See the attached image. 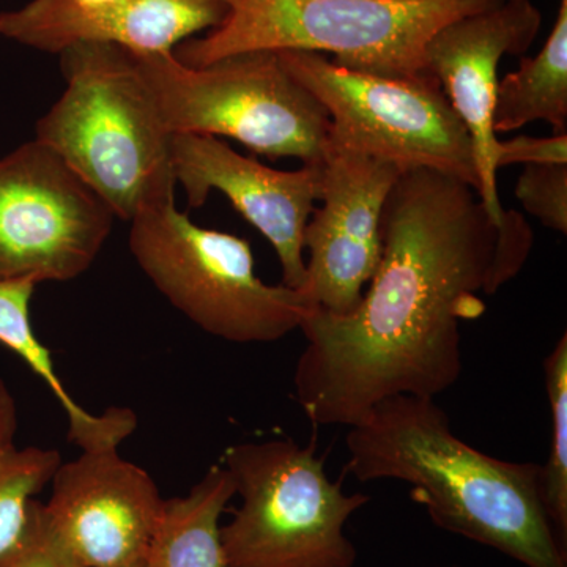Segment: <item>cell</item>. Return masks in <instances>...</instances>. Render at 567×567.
I'll return each mask as SVG.
<instances>
[{
    "mask_svg": "<svg viewBox=\"0 0 567 567\" xmlns=\"http://www.w3.org/2000/svg\"><path fill=\"white\" fill-rule=\"evenodd\" d=\"M498 224L468 183L401 174L382 215V257L352 315L317 308L295 399L316 425H353L393 395L432 398L462 374L461 323L484 315Z\"/></svg>",
    "mask_w": 567,
    "mask_h": 567,
    "instance_id": "cell-1",
    "label": "cell"
},
{
    "mask_svg": "<svg viewBox=\"0 0 567 567\" xmlns=\"http://www.w3.org/2000/svg\"><path fill=\"white\" fill-rule=\"evenodd\" d=\"M344 473L401 481L436 527L525 567H567V544L543 498V465L502 461L466 445L432 398L393 395L350 425Z\"/></svg>",
    "mask_w": 567,
    "mask_h": 567,
    "instance_id": "cell-2",
    "label": "cell"
},
{
    "mask_svg": "<svg viewBox=\"0 0 567 567\" xmlns=\"http://www.w3.org/2000/svg\"><path fill=\"white\" fill-rule=\"evenodd\" d=\"M65 91L37 122L35 140L59 153L123 221L175 182L171 140L132 51L78 43L61 52Z\"/></svg>",
    "mask_w": 567,
    "mask_h": 567,
    "instance_id": "cell-3",
    "label": "cell"
},
{
    "mask_svg": "<svg viewBox=\"0 0 567 567\" xmlns=\"http://www.w3.org/2000/svg\"><path fill=\"white\" fill-rule=\"evenodd\" d=\"M221 24L183 41L175 58L205 66L256 51L330 52L358 73L415 78L427 73V41L447 22L488 9L484 0H224Z\"/></svg>",
    "mask_w": 567,
    "mask_h": 567,
    "instance_id": "cell-4",
    "label": "cell"
},
{
    "mask_svg": "<svg viewBox=\"0 0 567 567\" xmlns=\"http://www.w3.org/2000/svg\"><path fill=\"white\" fill-rule=\"evenodd\" d=\"M130 251L158 292L205 333L234 344H270L300 330L319 306L306 290L264 282L251 245L205 229L175 207V194L130 221Z\"/></svg>",
    "mask_w": 567,
    "mask_h": 567,
    "instance_id": "cell-5",
    "label": "cell"
},
{
    "mask_svg": "<svg viewBox=\"0 0 567 567\" xmlns=\"http://www.w3.org/2000/svg\"><path fill=\"white\" fill-rule=\"evenodd\" d=\"M134 59L173 136L229 137L270 159L323 164L330 115L286 70L278 52H245L205 66L185 65L174 51Z\"/></svg>",
    "mask_w": 567,
    "mask_h": 567,
    "instance_id": "cell-6",
    "label": "cell"
},
{
    "mask_svg": "<svg viewBox=\"0 0 567 567\" xmlns=\"http://www.w3.org/2000/svg\"><path fill=\"white\" fill-rule=\"evenodd\" d=\"M224 468L240 506L221 525L227 567H353L357 547L346 525L371 496L346 494L331 481L316 439L265 440L227 447Z\"/></svg>",
    "mask_w": 567,
    "mask_h": 567,
    "instance_id": "cell-7",
    "label": "cell"
},
{
    "mask_svg": "<svg viewBox=\"0 0 567 567\" xmlns=\"http://www.w3.org/2000/svg\"><path fill=\"white\" fill-rule=\"evenodd\" d=\"M278 55L327 110L333 144L394 164L401 173L439 171L480 192L470 134L432 74L375 76L317 52Z\"/></svg>",
    "mask_w": 567,
    "mask_h": 567,
    "instance_id": "cell-8",
    "label": "cell"
},
{
    "mask_svg": "<svg viewBox=\"0 0 567 567\" xmlns=\"http://www.w3.org/2000/svg\"><path fill=\"white\" fill-rule=\"evenodd\" d=\"M117 218L59 153L33 140L0 158V281L66 282L95 262Z\"/></svg>",
    "mask_w": 567,
    "mask_h": 567,
    "instance_id": "cell-9",
    "label": "cell"
},
{
    "mask_svg": "<svg viewBox=\"0 0 567 567\" xmlns=\"http://www.w3.org/2000/svg\"><path fill=\"white\" fill-rule=\"evenodd\" d=\"M44 520L76 567H144L164 499L118 450L82 451L59 465Z\"/></svg>",
    "mask_w": 567,
    "mask_h": 567,
    "instance_id": "cell-10",
    "label": "cell"
},
{
    "mask_svg": "<svg viewBox=\"0 0 567 567\" xmlns=\"http://www.w3.org/2000/svg\"><path fill=\"white\" fill-rule=\"evenodd\" d=\"M394 164L330 141L322 189L306 224V292L328 315H352L382 257V215L394 183Z\"/></svg>",
    "mask_w": 567,
    "mask_h": 567,
    "instance_id": "cell-11",
    "label": "cell"
},
{
    "mask_svg": "<svg viewBox=\"0 0 567 567\" xmlns=\"http://www.w3.org/2000/svg\"><path fill=\"white\" fill-rule=\"evenodd\" d=\"M171 163L189 207H203L212 192L223 193L274 246L284 286L305 289L303 237L322 189V164L276 171L233 151L219 137L193 133L174 134Z\"/></svg>",
    "mask_w": 567,
    "mask_h": 567,
    "instance_id": "cell-12",
    "label": "cell"
},
{
    "mask_svg": "<svg viewBox=\"0 0 567 567\" xmlns=\"http://www.w3.org/2000/svg\"><path fill=\"white\" fill-rule=\"evenodd\" d=\"M540 11L529 0H507L447 22L427 41L424 69L439 81L472 140L480 196L488 215L502 224L495 166L498 137L492 114L498 65L505 55H520L540 29Z\"/></svg>",
    "mask_w": 567,
    "mask_h": 567,
    "instance_id": "cell-13",
    "label": "cell"
},
{
    "mask_svg": "<svg viewBox=\"0 0 567 567\" xmlns=\"http://www.w3.org/2000/svg\"><path fill=\"white\" fill-rule=\"evenodd\" d=\"M224 0H31L0 13V35L22 47L61 54L78 43H111L134 54L174 51L221 24Z\"/></svg>",
    "mask_w": 567,
    "mask_h": 567,
    "instance_id": "cell-14",
    "label": "cell"
},
{
    "mask_svg": "<svg viewBox=\"0 0 567 567\" xmlns=\"http://www.w3.org/2000/svg\"><path fill=\"white\" fill-rule=\"evenodd\" d=\"M37 284L0 281V344L21 358L50 388L69 421V440L81 451L118 450L137 427V416L126 406H111L92 415L63 386L51 352L33 331L31 303Z\"/></svg>",
    "mask_w": 567,
    "mask_h": 567,
    "instance_id": "cell-15",
    "label": "cell"
},
{
    "mask_svg": "<svg viewBox=\"0 0 567 567\" xmlns=\"http://www.w3.org/2000/svg\"><path fill=\"white\" fill-rule=\"evenodd\" d=\"M235 496L224 465H213L188 495L164 499L144 567H227L221 517Z\"/></svg>",
    "mask_w": 567,
    "mask_h": 567,
    "instance_id": "cell-16",
    "label": "cell"
},
{
    "mask_svg": "<svg viewBox=\"0 0 567 567\" xmlns=\"http://www.w3.org/2000/svg\"><path fill=\"white\" fill-rule=\"evenodd\" d=\"M535 121L550 123L555 134L567 132V0L559 3L554 29L539 54L522 59L518 70L496 85L495 134Z\"/></svg>",
    "mask_w": 567,
    "mask_h": 567,
    "instance_id": "cell-17",
    "label": "cell"
},
{
    "mask_svg": "<svg viewBox=\"0 0 567 567\" xmlns=\"http://www.w3.org/2000/svg\"><path fill=\"white\" fill-rule=\"evenodd\" d=\"M61 464L58 450L14 445L0 451V555L20 539L33 496L51 484Z\"/></svg>",
    "mask_w": 567,
    "mask_h": 567,
    "instance_id": "cell-18",
    "label": "cell"
},
{
    "mask_svg": "<svg viewBox=\"0 0 567 567\" xmlns=\"http://www.w3.org/2000/svg\"><path fill=\"white\" fill-rule=\"evenodd\" d=\"M551 415V442L543 465V498L548 518L567 544V334L544 361Z\"/></svg>",
    "mask_w": 567,
    "mask_h": 567,
    "instance_id": "cell-19",
    "label": "cell"
},
{
    "mask_svg": "<svg viewBox=\"0 0 567 567\" xmlns=\"http://www.w3.org/2000/svg\"><path fill=\"white\" fill-rule=\"evenodd\" d=\"M516 196L544 226L567 234V164H529L518 177Z\"/></svg>",
    "mask_w": 567,
    "mask_h": 567,
    "instance_id": "cell-20",
    "label": "cell"
},
{
    "mask_svg": "<svg viewBox=\"0 0 567 567\" xmlns=\"http://www.w3.org/2000/svg\"><path fill=\"white\" fill-rule=\"evenodd\" d=\"M0 567H76L51 536L43 503L32 499L24 532L13 547L0 555Z\"/></svg>",
    "mask_w": 567,
    "mask_h": 567,
    "instance_id": "cell-21",
    "label": "cell"
},
{
    "mask_svg": "<svg viewBox=\"0 0 567 567\" xmlns=\"http://www.w3.org/2000/svg\"><path fill=\"white\" fill-rule=\"evenodd\" d=\"M533 244L535 235L527 219L520 213L505 208L503 221L498 226V240L488 279V295H495L520 274L532 252Z\"/></svg>",
    "mask_w": 567,
    "mask_h": 567,
    "instance_id": "cell-22",
    "label": "cell"
},
{
    "mask_svg": "<svg viewBox=\"0 0 567 567\" xmlns=\"http://www.w3.org/2000/svg\"><path fill=\"white\" fill-rule=\"evenodd\" d=\"M513 164H567V133L550 137L517 136L496 142V169Z\"/></svg>",
    "mask_w": 567,
    "mask_h": 567,
    "instance_id": "cell-23",
    "label": "cell"
},
{
    "mask_svg": "<svg viewBox=\"0 0 567 567\" xmlns=\"http://www.w3.org/2000/svg\"><path fill=\"white\" fill-rule=\"evenodd\" d=\"M20 417H18V405L11 394L9 385L0 375V451L14 446Z\"/></svg>",
    "mask_w": 567,
    "mask_h": 567,
    "instance_id": "cell-24",
    "label": "cell"
},
{
    "mask_svg": "<svg viewBox=\"0 0 567 567\" xmlns=\"http://www.w3.org/2000/svg\"><path fill=\"white\" fill-rule=\"evenodd\" d=\"M76 2L84 3V6H99V3L110 2V0H76Z\"/></svg>",
    "mask_w": 567,
    "mask_h": 567,
    "instance_id": "cell-25",
    "label": "cell"
},
{
    "mask_svg": "<svg viewBox=\"0 0 567 567\" xmlns=\"http://www.w3.org/2000/svg\"><path fill=\"white\" fill-rule=\"evenodd\" d=\"M484 2H488V3H503V2H507V0H484Z\"/></svg>",
    "mask_w": 567,
    "mask_h": 567,
    "instance_id": "cell-26",
    "label": "cell"
},
{
    "mask_svg": "<svg viewBox=\"0 0 567 567\" xmlns=\"http://www.w3.org/2000/svg\"><path fill=\"white\" fill-rule=\"evenodd\" d=\"M436 567H457V566H436Z\"/></svg>",
    "mask_w": 567,
    "mask_h": 567,
    "instance_id": "cell-27",
    "label": "cell"
}]
</instances>
